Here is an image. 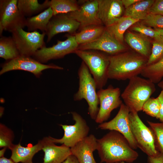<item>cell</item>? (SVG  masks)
Instances as JSON below:
<instances>
[{"label": "cell", "instance_id": "cell-14", "mask_svg": "<svg viewBox=\"0 0 163 163\" xmlns=\"http://www.w3.org/2000/svg\"><path fill=\"white\" fill-rule=\"evenodd\" d=\"M125 49L123 43L118 41L105 27L98 39L91 42L79 45L77 49L100 51L112 56L123 53Z\"/></svg>", "mask_w": 163, "mask_h": 163}, {"label": "cell", "instance_id": "cell-15", "mask_svg": "<svg viewBox=\"0 0 163 163\" xmlns=\"http://www.w3.org/2000/svg\"><path fill=\"white\" fill-rule=\"evenodd\" d=\"M79 2L80 5L78 9L67 14L71 18L80 23V30L90 25L103 24L98 16V0Z\"/></svg>", "mask_w": 163, "mask_h": 163}, {"label": "cell", "instance_id": "cell-24", "mask_svg": "<svg viewBox=\"0 0 163 163\" xmlns=\"http://www.w3.org/2000/svg\"><path fill=\"white\" fill-rule=\"evenodd\" d=\"M17 5L23 15L25 17L29 18L50 7V1L46 0L40 4L37 0H18Z\"/></svg>", "mask_w": 163, "mask_h": 163}, {"label": "cell", "instance_id": "cell-17", "mask_svg": "<svg viewBox=\"0 0 163 163\" xmlns=\"http://www.w3.org/2000/svg\"><path fill=\"white\" fill-rule=\"evenodd\" d=\"M98 17L105 27L122 17L124 12L122 0H98Z\"/></svg>", "mask_w": 163, "mask_h": 163}, {"label": "cell", "instance_id": "cell-26", "mask_svg": "<svg viewBox=\"0 0 163 163\" xmlns=\"http://www.w3.org/2000/svg\"><path fill=\"white\" fill-rule=\"evenodd\" d=\"M154 1V0H139L126 9L124 16L142 20L149 13L150 9Z\"/></svg>", "mask_w": 163, "mask_h": 163}, {"label": "cell", "instance_id": "cell-9", "mask_svg": "<svg viewBox=\"0 0 163 163\" xmlns=\"http://www.w3.org/2000/svg\"><path fill=\"white\" fill-rule=\"evenodd\" d=\"M75 123L73 125L61 124L64 131L63 137L56 139L51 137L55 143L64 144L71 148L88 136L90 128L86 120L75 111L71 112Z\"/></svg>", "mask_w": 163, "mask_h": 163}, {"label": "cell", "instance_id": "cell-37", "mask_svg": "<svg viewBox=\"0 0 163 163\" xmlns=\"http://www.w3.org/2000/svg\"><path fill=\"white\" fill-rule=\"evenodd\" d=\"M148 163H163V154L159 152L154 157H148Z\"/></svg>", "mask_w": 163, "mask_h": 163}, {"label": "cell", "instance_id": "cell-3", "mask_svg": "<svg viewBox=\"0 0 163 163\" xmlns=\"http://www.w3.org/2000/svg\"><path fill=\"white\" fill-rule=\"evenodd\" d=\"M129 80L121 97L130 112L138 113L142 110L145 103L155 92V84L138 76Z\"/></svg>", "mask_w": 163, "mask_h": 163}, {"label": "cell", "instance_id": "cell-8", "mask_svg": "<svg viewBox=\"0 0 163 163\" xmlns=\"http://www.w3.org/2000/svg\"><path fill=\"white\" fill-rule=\"evenodd\" d=\"M12 38L20 55L32 56L36 51L45 46V33L37 31L27 32L23 28L17 29L11 32Z\"/></svg>", "mask_w": 163, "mask_h": 163}, {"label": "cell", "instance_id": "cell-39", "mask_svg": "<svg viewBox=\"0 0 163 163\" xmlns=\"http://www.w3.org/2000/svg\"><path fill=\"white\" fill-rule=\"evenodd\" d=\"M123 6L126 9L139 0H122Z\"/></svg>", "mask_w": 163, "mask_h": 163}, {"label": "cell", "instance_id": "cell-44", "mask_svg": "<svg viewBox=\"0 0 163 163\" xmlns=\"http://www.w3.org/2000/svg\"><path fill=\"white\" fill-rule=\"evenodd\" d=\"M155 30L158 31L160 35L163 36V29H155Z\"/></svg>", "mask_w": 163, "mask_h": 163}, {"label": "cell", "instance_id": "cell-40", "mask_svg": "<svg viewBox=\"0 0 163 163\" xmlns=\"http://www.w3.org/2000/svg\"><path fill=\"white\" fill-rule=\"evenodd\" d=\"M62 163H79V162L74 155L71 154L69 155L63 162Z\"/></svg>", "mask_w": 163, "mask_h": 163}, {"label": "cell", "instance_id": "cell-43", "mask_svg": "<svg viewBox=\"0 0 163 163\" xmlns=\"http://www.w3.org/2000/svg\"><path fill=\"white\" fill-rule=\"evenodd\" d=\"M158 87L161 88L162 89H163V79L158 83Z\"/></svg>", "mask_w": 163, "mask_h": 163}, {"label": "cell", "instance_id": "cell-20", "mask_svg": "<svg viewBox=\"0 0 163 163\" xmlns=\"http://www.w3.org/2000/svg\"><path fill=\"white\" fill-rule=\"evenodd\" d=\"M43 142V139L36 144L30 147L22 146L20 143L13 144L10 148L11 152V158L15 163H33L34 155L42 150Z\"/></svg>", "mask_w": 163, "mask_h": 163}, {"label": "cell", "instance_id": "cell-23", "mask_svg": "<svg viewBox=\"0 0 163 163\" xmlns=\"http://www.w3.org/2000/svg\"><path fill=\"white\" fill-rule=\"evenodd\" d=\"M105 27L103 24H92L86 26L74 34L79 45L88 43L98 39L104 32Z\"/></svg>", "mask_w": 163, "mask_h": 163}, {"label": "cell", "instance_id": "cell-4", "mask_svg": "<svg viewBox=\"0 0 163 163\" xmlns=\"http://www.w3.org/2000/svg\"><path fill=\"white\" fill-rule=\"evenodd\" d=\"M79 87L74 95V101L85 99L88 105V113L91 118L95 120L99 111V101L95 81L86 64L83 61L78 72Z\"/></svg>", "mask_w": 163, "mask_h": 163}, {"label": "cell", "instance_id": "cell-5", "mask_svg": "<svg viewBox=\"0 0 163 163\" xmlns=\"http://www.w3.org/2000/svg\"><path fill=\"white\" fill-rule=\"evenodd\" d=\"M74 53L87 66L96 83L97 89L103 88L108 79L109 56L95 50L77 49Z\"/></svg>", "mask_w": 163, "mask_h": 163}, {"label": "cell", "instance_id": "cell-7", "mask_svg": "<svg viewBox=\"0 0 163 163\" xmlns=\"http://www.w3.org/2000/svg\"><path fill=\"white\" fill-rule=\"evenodd\" d=\"M18 0H0V35L4 31L11 33L25 26L26 18L19 10Z\"/></svg>", "mask_w": 163, "mask_h": 163}, {"label": "cell", "instance_id": "cell-42", "mask_svg": "<svg viewBox=\"0 0 163 163\" xmlns=\"http://www.w3.org/2000/svg\"><path fill=\"white\" fill-rule=\"evenodd\" d=\"M7 148L6 147L3 148L0 150V158L4 157L5 153Z\"/></svg>", "mask_w": 163, "mask_h": 163}, {"label": "cell", "instance_id": "cell-18", "mask_svg": "<svg viewBox=\"0 0 163 163\" xmlns=\"http://www.w3.org/2000/svg\"><path fill=\"white\" fill-rule=\"evenodd\" d=\"M97 140L91 134L70 148L72 154L76 157L79 163H97L93 154L97 149Z\"/></svg>", "mask_w": 163, "mask_h": 163}, {"label": "cell", "instance_id": "cell-22", "mask_svg": "<svg viewBox=\"0 0 163 163\" xmlns=\"http://www.w3.org/2000/svg\"><path fill=\"white\" fill-rule=\"evenodd\" d=\"M53 16V12L50 7L37 15L26 19L25 26L28 32L39 30L46 33L49 23Z\"/></svg>", "mask_w": 163, "mask_h": 163}, {"label": "cell", "instance_id": "cell-12", "mask_svg": "<svg viewBox=\"0 0 163 163\" xmlns=\"http://www.w3.org/2000/svg\"><path fill=\"white\" fill-rule=\"evenodd\" d=\"M129 113L128 108L123 103L116 116L110 121L100 124L98 128L118 132L126 138L132 148L136 149L137 147L132 133Z\"/></svg>", "mask_w": 163, "mask_h": 163}, {"label": "cell", "instance_id": "cell-34", "mask_svg": "<svg viewBox=\"0 0 163 163\" xmlns=\"http://www.w3.org/2000/svg\"><path fill=\"white\" fill-rule=\"evenodd\" d=\"M151 53L148 59L147 66L154 63L163 57V42L154 40Z\"/></svg>", "mask_w": 163, "mask_h": 163}, {"label": "cell", "instance_id": "cell-30", "mask_svg": "<svg viewBox=\"0 0 163 163\" xmlns=\"http://www.w3.org/2000/svg\"><path fill=\"white\" fill-rule=\"evenodd\" d=\"M160 109V103L158 97H150L143 104L142 110L147 114L158 119Z\"/></svg>", "mask_w": 163, "mask_h": 163}, {"label": "cell", "instance_id": "cell-19", "mask_svg": "<svg viewBox=\"0 0 163 163\" xmlns=\"http://www.w3.org/2000/svg\"><path fill=\"white\" fill-rule=\"evenodd\" d=\"M43 140L44 156L41 163H62L72 154L70 148L64 144L56 145L51 136L45 137Z\"/></svg>", "mask_w": 163, "mask_h": 163}, {"label": "cell", "instance_id": "cell-6", "mask_svg": "<svg viewBox=\"0 0 163 163\" xmlns=\"http://www.w3.org/2000/svg\"><path fill=\"white\" fill-rule=\"evenodd\" d=\"M129 120L132 133L137 148L148 156L154 157L159 152L156 145L153 132L142 121L138 113L130 112Z\"/></svg>", "mask_w": 163, "mask_h": 163}, {"label": "cell", "instance_id": "cell-38", "mask_svg": "<svg viewBox=\"0 0 163 163\" xmlns=\"http://www.w3.org/2000/svg\"><path fill=\"white\" fill-rule=\"evenodd\" d=\"M160 103V116L159 119L160 121L163 123V89L157 97Z\"/></svg>", "mask_w": 163, "mask_h": 163}, {"label": "cell", "instance_id": "cell-29", "mask_svg": "<svg viewBox=\"0 0 163 163\" xmlns=\"http://www.w3.org/2000/svg\"><path fill=\"white\" fill-rule=\"evenodd\" d=\"M141 75L154 84L158 83L163 78V57L157 62L147 66Z\"/></svg>", "mask_w": 163, "mask_h": 163}, {"label": "cell", "instance_id": "cell-11", "mask_svg": "<svg viewBox=\"0 0 163 163\" xmlns=\"http://www.w3.org/2000/svg\"><path fill=\"white\" fill-rule=\"evenodd\" d=\"M100 107L95 120L97 123L105 122L110 117L111 112L120 107L123 103L121 99L120 89L110 85L106 89L102 88L97 91Z\"/></svg>", "mask_w": 163, "mask_h": 163}, {"label": "cell", "instance_id": "cell-35", "mask_svg": "<svg viewBox=\"0 0 163 163\" xmlns=\"http://www.w3.org/2000/svg\"><path fill=\"white\" fill-rule=\"evenodd\" d=\"M142 21V24L155 29H163V15L149 13Z\"/></svg>", "mask_w": 163, "mask_h": 163}, {"label": "cell", "instance_id": "cell-13", "mask_svg": "<svg viewBox=\"0 0 163 163\" xmlns=\"http://www.w3.org/2000/svg\"><path fill=\"white\" fill-rule=\"evenodd\" d=\"M49 69H63V67L53 64H44L30 56L20 55L18 57L8 60L4 63L2 66L0 74L1 75L12 70H20L30 72L39 77L43 71Z\"/></svg>", "mask_w": 163, "mask_h": 163}, {"label": "cell", "instance_id": "cell-33", "mask_svg": "<svg viewBox=\"0 0 163 163\" xmlns=\"http://www.w3.org/2000/svg\"><path fill=\"white\" fill-rule=\"evenodd\" d=\"M132 29L145 36L151 37L154 40L163 42V36L150 27L141 24L133 26Z\"/></svg>", "mask_w": 163, "mask_h": 163}, {"label": "cell", "instance_id": "cell-41", "mask_svg": "<svg viewBox=\"0 0 163 163\" xmlns=\"http://www.w3.org/2000/svg\"><path fill=\"white\" fill-rule=\"evenodd\" d=\"M0 163H15L11 158L4 157L0 158Z\"/></svg>", "mask_w": 163, "mask_h": 163}, {"label": "cell", "instance_id": "cell-27", "mask_svg": "<svg viewBox=\"0 0 163 163\" xmlns=\"http://www.w3.org/2000/svg\"><path fill=\"white\" fill-rule=\"evenodd\" d=\"M20 55L12 37L1 36L0 38V57L10 60Z\"/></svg>", "mask_w": 163, "mask_h": 163}, {"label": "cell", "instance_id": "cell-16", "mask_svg": "<svg viewBox=\"0 0 163 163\" xmlns=\"http://www.w3.org/2000/svg\"><path fill=\"white\" fill-rule=\"evenodd\" d=\"M80 27V23L71 18L67 13L53 16L45 33L47 37L46 42H50L53 37L59 33L66 32L74 35Z\"/></svg>", "mask_w": 163, "mask_h": 163}, {"label": "cell", "instance_id": "cell-32", "mask_svg": "<svg viewBox=\"0 0 163 163\" xmlns=\"http://www.w3.org/2000/svg\"><path fill=\"white\" fill-rule=\"evenodd\" d=\"M147 122L154 134L158 150L163 154V123Z\"/></svg>", "mask_w": 163, "mask_h": 163}, {"label": "cell", "instance_id": "cell-31", "mask_svg": "<svg viewBox=\"0 0 163 163\" xmlns=\"http://www.w3.org/2000/svg\"><path fill=\"white\" fill-rule=\"evenodd\" d=\"M14 138L13 131L6 125L0 123V147L10 149L13 144Z\"/></svg>", "mask_w": 163, "mask_h": 163}, {"label": "cell", "instance_id": "cell-21", "mask_svg": "<svg viewBox=\"0 0 163 163\" xmlns=\"http://www.w3.org/2000/svg\"><path fill=\"white\" fill-rule=\"evenodd\" d=\"M125 40L137 53L148 59L151 52L150 42L145 36L129 32L126 33Z\"/></svg>", "mask_w": 163, "mask_h": 163}, {"label": "cell", "instance_id": "cell-45", "mask_svg": "<svg viewBox=\"0 0 163 163\" xmlns=\"http://www.w3.org/2000/svg\"><path fill=\"white\" fill-rule=\"evenodd\" d=\"M117 163H125V162L124 161H122V162H118Z\"/></svg>", "mask_w": 163, "mask_h": 163}, {"label": "cell", "instance_id": "cell-1", "mask_svg": "<svg viewBox=\"0 0 163 163\" xmlns=\"http://www.w3.org/2000/svg\"><path fill=\"white\" fill-rule=\"evenodd\" d=\"M97 150L101 163H132L139 157L138 153L120 133L114 130L97 139Z\"/></svg>", "mask_w": 163, "mask_h": 163}, {"label": "cell", "instance_id": "cell-2", "mask_svg": "<svg viewBox=\"0 0 163 163\" xmlns=\"http://www.w3.org/2000/svg\"><path fill=\"white\" fill-rule=\"evenodd\" d=\"M148 59L138 53L130 52L109 56L108 78L125 80L138 76L147 66Z\"/></svg>", "mask_w": 163, "mask_h": 163}, {"label": "cell", "instance_id": "cell-10", "mask_svg": "<svg viewBox=\"0 0 163 163\" xmlns=\"http://www.w3.org/2000/svg\"><path fill=\"white\" fill-rule=\"evenodd\" d=\"M64 41L57 40V43L51 47L44 46L37 50L33 58L43 63L52 59L63 58L68 54L74 53L78 46L74 35H66Z\"/></svg>", "mask_w": 163, "mask_h": 163}, {"label": "cell", "instance_id": "cell-25", "mask_svg": "<svg viewBox=\"0 0 163 163\" xmlns=\"http://www.w3.org/2000/svg\"><path fill=\"white\" fill-rule=\"evenodd\" d=\"M139 21L129 17L123 16L113 24L106 28L118 41L123 43L125 31Z\"/></svg>", "mask_w": 163, "mask_h": 163}, {"label": "cell", "instance_id": "cell-28", "mask_svg": "<svg viewBox=\"0 0 163 163\" xmlns=\"http://www.w3.org/2000/svg\"><path fill=\"white\" fill-rule=\"evenodd\" d=\"M50 4L53 16L73 12L79 7L78 2L75 0H51Z\"/></svg>", "mask_w": 163, "mask_h": 163}, {"label": "cell", "instance_id": "cell-36", "mask_svg": "<svg viewBox=\"0 0 163 163\" xmlns=\"http://www.w3.org/2000/svg\"><path fill=\"white\" fill-rule=\"evenodd\" d=\"M149 13L163 15V0H155L150 9Z\"/></svg>", "mask_w": 163, "mask_h": 163}]
</instances>
